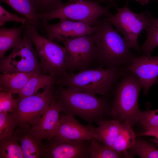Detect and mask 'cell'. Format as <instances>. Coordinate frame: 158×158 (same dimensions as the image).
<instances>
[{
	"instance_id": "1",
	"label": "cell",
	"mask_w": 158,
	"mask_h": 158,
	"mask_svg": "<svg viewBox=\"0 0 158 158\" xmlns=\"http://www.w3.org/2000/svg\"><path fill=\"white\" fill-rule=\"evenodd\" d=\"M55 84L56 87L54 85L52 89L62 112L78 116L92 125H98L110 116L112 102L110 96H98Z\"/></svg>"
},
{
	"instance_id": "2",
	"label": "cell",
	"mask_w": 158,
	"mask_h": 158,
	"mask_svg": "<svg viewBox=\"0 0 158 158\" xmlns=\"http://www.w3.org/2000/svg\"><path fill=\"white\" fill-rule=\"evenodd\" d=\"M95 26L96 30L93 35L97 49L96 67L124 70L134 56L131 47L105 17L99 19Z\"/></svg>"
},
{
	"instance_id": "3",
	"label": "cell",
	"mask_w": 158,
	"mask_h": 158,
	"mask_svg": "<svg viewBox=\"0 0 158 158\" xmlns=\"http://www.w3.org/2000/svg\"><path fill=\"white\" fill-rule=\"evenodd\" d=\"M123 70L113 68L94 67L56 78L55 84L78 92L110 96Z\"/></svg>"
},
{
	"instance_id": "4",
	"label": "cell",
	"mask_w": 158,
	"mask_h": 158,
	"mask_svg": "<svg viewBox=\"0 0 158 158\" xmlns=\"http://www.w3.org/2000/svg\"><path fill=\"white\" fill-rule=\"evenodd\" d=\"M142 88L136 76L129 72H124L112 93L110 116L112 119L122 123H129L132 126L139 122L141 111L138 99Z\"/></svg>"
},
{
	"instance_id": "5",
	"label": "cell",
	"mask_w": 158,
	"mask_h": 158,
	"mask_svg": "<svg viewBox=\"0 0 158 158\" xmlns=\"http://www.w3.org/2000/svg\"><path fill=\"white\" fill-rule=\"evenodd\" d=\"M100 4L92 0H68L51 11L37 15L42 24L54 19L66 18L94 26L99 19L112 14L109 6Z\"/></svg>"
},
{
	"instance_id": "6",
	"label": "cell",
	"mask_w": 158,
	"mask_h": 158,
	"mask_svg": "<svg viewBox=\"0 0 158 158\" xmlns=\"http://www.w3.org/2000/svg\"><path fill=\"white\" fill-rule=\"evenodd\" d=\"M25 30L34 46L42 73L56 78L66 74L65 47L41 35L27 22Z\"/></svg>"
},
{
	"instance_id": "7",
	"label": "cell",
	"mask_w": 158,
	"mask_h": 158,
	"mask_svg": "<svg viewBox=\"0 0 158 158\" xmlns=\"http://www.w3.org/2000/svg\"><path fill=\"white\" fill-rule=\"evenodd\" d=\"M53 86H47L41 92L16 98V105L9 114L14 119L17 128L32 129L36 125L54 98Z\"/></svg>"
},
{
	"instance_id": "8",
	"label": "cell",
	"mask_w": 158,
	"mask_h": 158,
	"mask_svg": "<svg viewBox=\"0 0 158 158\" xmlns=\"http://www.w3.org/2000/svg\"><path fill=\"white\" fill-rule=\"evenodd\" d=\"M66 49L67 73L96 67L97 49L93 34L61 42Z\"/></svg>"
},
{
	"instance_id": "9",
	"label": "cell",
	"mask_w": 158,
	"mask_h": 158,
	"mask_svg": "<svg viewBox=\"0 0 158 158\" xmlns=\"http://www.w3.org/2000/svg\"><path fill=\"white\" fill-rule=\"evenodd\" d=\"M116 9V13L105 17L106 19L123 35L131 48L140 51L138 37L141 32L148 27L151 14L148 11L135 13L129 8L128 4Z\"/></svg>"
},
{
	"instance_id": "10",
	"label": "cell",
	"mask_w": 158,
	"mask_h": 158,
	"mask_svg": "<svg viewBox=\"0 0 158 158\" xmlns=\"http://www.w3.org/2000/svg\"><path fill=\"white\" fill-rule=\"evenodd\" d=\"M33 44L24 29L19 44L8 56L0 59L2 74L15 72L42 74Z\"/></svg>"
},
{
	"instance_id": "11",
	"label": "cell",
	"mask_w": 158,
	"mask_h": 158,
	"mask_svg": "<svg viewBox=\"0 0 158 158\" xmlns=\"http://www.w3.org/2000/svg\"><path fill=\"white\" fill-rule=\"evenodd\" d=\"M45 158H89L90 140L54 137L43 140Z\"/></svg>"
},
{
	"instance_id": "12",
	"label": "cell",
	"mask_w": 158,
	"mask_h": 158,
	"mask_svg": "<svg viewBox=\"0 0 158 158\" xmlns=\"http://www.w3.org/2000/svg\"><path fill=\"white\" fill-rule=\"evenodd\" d=\"M57 23H42L44 32L50 40L61 42L75 38L92 34L96 30L92 26L80 22L62 18Z\"/></svg>"
},
{
	"instance_id": "13",
	"label": "cell",
	"mask_w": 158,
	"mask_h": 158,
	"mask_svg": "<svg viewBox=\"0 0 158 158\" xmlns=\"http://www.w3.org/2000/svg\"><path fill=\"white\" fill-rule=\"evenodd\" d=\"M124 71L131 73L138 78L142 85L143 93L147 95L151 87L158 84V56H134Z\"/></svg>"
},
{
	"instance_id": "14",
	"label": "cell",
	"mask_w": 158,
	"mask_h": 158,
	"mask_svg": "<svg viewBox=\"0 0 158 158\" xmlns=\"http://www.w3.org/2000/svg\"><path fill=\"white\" fill-rule=\"evenodd\" d=\"M94 126L88 124L85 126L80 123L71 114L61 112L60 120L54 137L78 140H90L95 135Z\"/></svg>"
},
{
	"instance_id": "15",
	"label": "cell",
	"mask_w": 158,
	"mask_h": 158,
	"mask_svg": "<svg viewBox=\"0 0 158 158\" xmlns=\"http://www.w3.org/2000/svg\"><path fill=\"white\" fill-rule=\"evenodd\" d=\"M62 112L61 106L54 97L38 123L32 129L43 140L54 137L58 127Z\"/></svg>"
},
{
	"instance_id": "16",
	"label": "cell",
	"mask_w": 158,
	"mask_h": 158,
	"mask_svg": "<svg viewBox=\"0 0 158 158\" xmlns=\"http://www.w3.org/2000/svg\"><path fill=\"white\" fill-rule=\"evenodd\" d=\"M24 158H45V148L42 138L32 129L17 128Z\"/></svg>"
},
{
	"instance_id": "17",
	"label": "cell",
	"mask_w": 158,
	"mask_h": 158,
	"mask_svg": "<svg viewBox=\"0 0 158 158\" xmlns=\"http://www.w3.org/2000/svg\"><path fill=\"white\" fill-rule=\"evenodd\" d=\"M126 123H122L114 119L101 121L94 127L95 138L104 145L111 146L124 128Z\"/></svg>"
},
{
	"instance_id": "18",
	"label": "cell",
	"mask_w": 158,
	"mask_h": 158,
	"mask_svg": "<svg viewBox=\"0 0 158 158\" xmlns=\"http://www.w3.org/2000/svg\"><path fill=\"white\" fill-rule=\"evenodd\" d=\"M9 6L26 20L27 22L38 31L44 32L42 24L37 15L34 0H0Z\"/></svg>"
},
{
	"instance_id": "19",
	"label": "cell",
	"mask_w": 158,
	"mask_h": 158,
	"mask_svg": "<svg viewBox=\"0 0 158 158\" xmlns=\"http://www.w3.org/2000/svg\"><path fill=\"white\" fill-rule=\"evenodd\" d=\"M34 74L21 72L2 74L0 75V91L18 94Z\"/></svg>"
},
{
	"instance_id": "20",
	"label": "cell",
	"mask_w": 158,
	"mask_h": 158,
	"mask_svg": "<svg viewBox=\"0 0 158 158\" xmlns=\"http://www.w3.org/2000/svg\"><path fill=\"white\" fill-rule=\"evenodd\" d=\"M26 23L17 27L0 28V58L5 57L8 51L16 47L21 42Z\"/></svg>"
},
{
	"instance_id": "21",
	"label": "cell",
	"mask_w": 158,
	"mask_h": 158,
	"mask_svg": "<svg viewBox=\"0 0 158 158\" xmlns=\"http://www.w3.org/2000/svg\"><path fill=\"white\" fill-rule=\"evenodd\" d=\"M56 78L52 75L35 74L28 80L18 93V98H21L37 93L40 88H45L56 84Z\"/></svg>"
},
{
	"instance_id": "22",
	"label": "cell",
	"mask_w": 158,
	"mask_h": 158,
	"mask_svg": "<svg viewBox=\"0 0 158 158\" xmlns=\"http://www.w3.org/2000/svg\"><path fill=\"white\" fill-rule=\"evenodd\" d=\"M0 158H24L17 128L13 135L0 139Z\"/></svg>"
},
{
	"instance_id": "23",
	"label": "cell",
	"mask_w": 158,
	"mask_h": 158,
	"mask_svg": "<svg viewBox=\"0 0 158 158\" xmlns=\"http://www.w3.org/2000/svg\"><path fill=\"white\" fill-rule=\"evenodd\" d=\"M89 158H133L128 152L116 151L104 145L93 138L91 140Z\"/></svg>"
},
{
	"instance_id": "24",
	"label": "cell",
	"mask_w": 158,
	"mask_h": 158,
	"mask_svg": "<svg viewBox=\"0 0 158 158\" xmlns=\"http://www.w3.org/2000/svg\"><path fill=\"white\" fill-rule=\"evenodd\" d=\"M130 123H126L113 145L110 147L118 152H128V150L134 145L137 137Z\"/></svg>"
},
{
	"instance_id": "25",
	"label": "cell",
	"mask_w": 158,
	"mask_h": 158,
	"mask_svg": "<svg viewBox=\"0 0 158 158\" xmlns=\"http://www.w3.org/2000/svg\"><path fill=\"white\" fill-rule=\"evenodd\" d=\"M133 158L138 155L141 158H158V147L156 145L144 139L137 138L135 143L130 149Z\"/></svg>"
},
{
	"instance_id": "26",
	"label": "cell",
	"mask_w": 158,
	"mask_h": 158,
	"mask_svg": "<svg viewBox=\"0 0 158 158\" xmlns=\"http://www.w3.org/2000/svg\"><path fill=\"white\" fill-rule=\"evenodd\" d=\"M147 37L144 43L140 47L143 54L150 55L153 49L158 47V18L150 16L149 25L146 30Z\"/></svg>"
},
{
	"instance_id": "27",
	"label": "cell",
	"mask_w": 158,
	"mask_h": 158,
	"mask_svg": "<svg viewBox=\"0 0 158 158\" xmlns=\"http://www.w3.org/2000/svg\"><path fill=\"white\" fill-rule=\"evenodd\" d=\"M16 128L15 121L9 113L0 112V139L13 135Z\"/></svg>"
},
{
	"instance_id": "28",
	"label": "cell",
	"mask_w": 158,
	"mask_h": 158,
	"mask_svg": "<svg viewBox=\"0 0 158 158\" xmlns=\"http://www.w3.org/2000/svg\"><path fill=\"white\" fill-rule=\"evenodd\" d=\"M145 130L158 128V109L142 111L140 121Z\"/></svg>"
},
{
	"instance_id": "29",
	"label": "cell",
	"mask_w": 158,
	"mask_h": 158,
	"mask_svg": "<svg viewBox=\"0 0 158 158\" xmlns=\"http://www.w3.org/2000/svg\"><path fill=\"white\" fill-rule=\"evenodd\" d=\"M11 92L0 91V112L10 113L14 110L17 103V99H14Z\"/></svg>"
},
{
	"instance_id": "30",
	"label": "cell",
	"mask_w": 158,
	"mask_h": 158,
	"mask_svg": "<svg viewBox=\"0 0 158 158\" xmlns=\"http://www.w3.org/2000/svg\"><path fill=\"white\" fill-rule=\"evenodd\" d=\"M37 13H43L51 11L60 6L63 0H34Z\"/></svg>"
},
{
	"instance_id": "31",
	"label": "cell",
	"mask_w": 158,
	"mask_h": 158,
	"mask_svg": "<svg viewBox=\"0 0 158 158\" xmlns=\"http://www.w3.org/2000/svg\"><path fill=\"white\" fill-rule=\"evenodd\" d=\"M26 19L24 17H21L16 14L9 12L0 5V26L4 25L6 23L11 21H14L25 24Z\"/></svg>"
},
{
	"instance_id": "32",
	"label": "cell",
	"mask_w": 158,
	"mask_h": 158,
	"mask_svg": "<svg viewBox=\"0 0 158 158\" xmlns=\"http://www.w3.org/2000/svg\"><path fill=\"white\" fill-rule=\"evenodd\" d=\"M150 136L154 137L151 140L158 147V128L149 129L139 134L137 136Z\"/></svg>"
},
{
	"instance_id": "33",
	"label": "cell",
	"mask_w": 158,
	"mask_h": 158,
	"mask_svg": "<svg viewBox=\"0 0 158 158\" xmlns=\"http://www.w3.org/2000/svg\"><path fill=\"white\" fill-rule=\"evenodd\" d=\"M95 1L99 3H104L107 4L110 6H113L116 7H117V0H95Z\"/></svg>"
},
{
	"instance_id": "34",
	"label": "cell",
	"mask_w": 158,
	"mask_h": 158,
	"mask_svg": "<svg viewBox=\"0 0 158 158\" xmlns=\"http://www.w3.org/2000/svg\"><path fill=\"white\" fill-rule=\"evenodd\" d=\"M138 2L139 3L142 5H145L148 4L149 2V0H135Z\"/></svg>"
},
{
	"instance_id": "35",
	"label": "cell",
	"mask_w": 158,
	"mask_h": 158,
	"mask_svg": "<svg viewBox=\"0 0 158 158\" xmlns=\"http://www.w3.org/2000/svg\"></svg>"
}]
</instances>
